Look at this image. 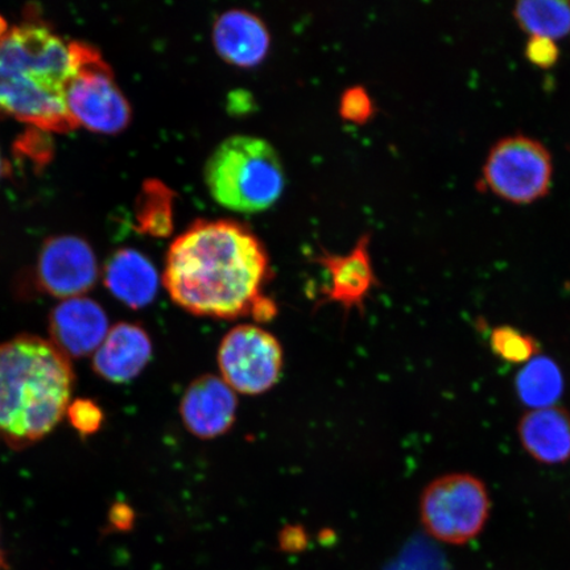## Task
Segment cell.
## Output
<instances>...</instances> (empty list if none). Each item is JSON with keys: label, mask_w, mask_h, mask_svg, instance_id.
I'll return each mask as SVG.
<instances>
[{"label": "cell", "mask_w": 570, "mask_h": 570, "mask_svg": "<svg viewBox=\"0 0 570 570\" xmlns=\"http://www.w3.org/2000/svg\"><path fill=\"white\" fill-rule=\"evenodd\" d=\"M268 277V255L252 232L232 220L202 219L170 245L163 283L190 315L269 321L276 308L263 295Z\"/></svg>", "instance_id": "obj_1"}, {"label": "cell", "mask_w": 570, "mask_h": 570, "mask_svg": "<svg viewBox=\"0 0 570 570\" xmlns=\"http://www.w3.org/2000/svg\"><path fill=\"white\" fill-rule=\"evenodd\" d=\"M75 381L70 360L49 340L20 334L0 345V444L23 451L52 433Z\"/></svg>", "instance_id": "obj_2"}, {"label": "cell", "mask_w": 570, "mask_h": 570, "mask_svg": "<svg viewBox=\"0 0 570 570\" xmlns=\"http://www.w3.org/2000/svg\"><path fill=\"white\" fill-rule=\"evenodd\" d=\"M75 57L46 26L26 23L0 40V114L41 130L77 128L67 107Z\"/></svg>", "instance_id": "obj_3"}, {"label": "cell", "mask_w": 570, "mask_h": 570, "mask_svg": "<svg viewBox=\"0 0 570 570\" xmlns=\"http://www.w3.org/2000/svg\"><path fill=\"white\" fill-rule=\"evenodd\" d=\"M205 183L227 209H268L283 194L285 177L276 149L265 139L235 135L214 149L205 166Z\"/></svg>", "instance_id": "obj_4"}, {"label": "cell", "mask_w": 570, "mask_h": 570, "mask_svg": "<svg viewBox=\"0 0 570 570\" xmlns=\"http://www.w3.org/2000/svg\"><path fill=\"white\" fill-rule=\"evenodd\" d=\"M73 75L67 88L68 112L76 127L99 134L124 131L131 120V107L120 91L112 70L101 53L83 42H70Z\"/></svg>", "instance_id": "obj_5"}, {"label": "cell", "mask_w": 570, "mask_h": 570, "mask_svg": "<svg viewBox=\"0 0 570 570\" xmlns=\"http://www.w3.org/2000/svg\"><path fill=\"white\" fill-rule=\"evenodd\" d=\"M491 510L488 488L474 475L455 473L428 484L420 517L432 538L452 546L479 537Z\"/></svg>", "instance_id": "obj_6"}, {"label": "cell", "mask_w": 570, "mask_h": 570, "mask_svg": "<svg viewBox=\"0 0 570 570\" xmlns=\"http://www.w3.org/2000/svg\"><path fill=\"white\" fill-rule=\"evenodd\" d=\"M552 178L550 151L543 142L520 134L499 140L482 168L484 189L515 205H530L544 198Z\"/></svg>", "instance_id": "obj_7"}, {"label": "cell", "mask_w": 570, "mask_h": 570, "mask_svg": "<svg viewBox=\"0 0 570 570\" xmlns=\"http://www.w3.org/2000/svg\"><path fill=\"white\" fill-rule=\"evenodd\" d=\"M220 377L247 396L266 394L283 372V347L273 333L254 324L233 327L220 341L217 354Z\"/></svg>", "instance_id": "obj_8"}, {"label": "cell", "mask_w": 570, "mask_h": 570, "mask_svg": "<svg viewBox=\"0 0 570 570\" xmlns=\"http://www.w3.org/2000/svg\"><path fill=\"white\" fill-rule=\"evenodd\" d=\"M98 274L95 252L88 242L73 235L48 239L36 267L39 287L63 301L87 294L95 287Z\"/></svg>", "instance_id": "obj_9"}, {"label": "cell", "mask_w": 570, "mask_h": 570, "mask_svg": "<svg viewBox=\"0 0 570 570\" xmlns=\"http://www.w3.org/2000/svg\"><path fill=\"white\" fill-rule=\"evenodd\" d=\"M237 392L223 377L213 374L191 382L180 402L184 426L202 440L224 436L237 420Z\"/></svg>", "instance_id": "obj_10"}, {"label": "cell", "mask_w": 570, "mask_h": 570, "mask_svg": "<svg viewBox=\"0 0 570 570\" xmlns=\"http://www.w3.org/2000/svg\"><path fill=\"white\" fill-rule=\"evenodd\" d=\"M52 344L68 358L95 354L110 331L102 306L89 297L62 301L49 316Z\"/></svg>", "instance_id": "obj_11"}, {"label": "cell", "mask_w": 570, "mask_h": 570, "mask_svg": "<svg viewBox=\"0 0 570 570\" xmlns=\"http://www.w3.org/2000/svg\"><path fill=\"white\" fill-rule=\"evenodd\" d=\"M153 340L139 324L120 323L110 327L92 355V370L111 383H127L139 376L151 361Z\"/></svg>", "instance_id": "obj_12"}, {"label": "cell", "mask_w": 570, "mask_h": 570, "mask_svg": "<svg viewBox=\"0 0 570 570\" xmlns=\"http://www.w3.org/2000/svg\"><path fill=\"white\" fill-rule=\"evenodd\" d=\"M368 237H362L347 255L324 253L317 262L330 275L323 291V303H338L346 311L362 308L363 302L376 284L368 254Z\"/></svg>", "instance_id": "obj_13"}, {"label": "cell", "mask_w": 570, "mask_h": 570, "mask_svg": "<svg viewBox=\"0 0 570 570\" xmlns=\"http://www.w3.org/2000/svg\"><path fill=\"white\" fill-rule=\"evenodd\" d=\"M213 42L227 62L242 68L258 66L268 53L271 36L263 20L246 10H229L213 26Z\"/></svg>", "instance_id": "obj_14"}, {"label": "cell", "mask_w": 570, "mask_h": 570, "mask_svg": "<svg viewBox=\"0 0 570 570\" xmlns=\"http://www.w3.org/2000/svg\"><path fill=\"white\" fill-rule=\"evenodd\" d=\"M520 444L534 461L560 465L570 460V413L554 407L531 410L518 425Z\"/></svg>", "instance_id": "obj_15"}, {"label": "cell", "mask_w": 570, "mask_h": 570, "mask_svg": "<svg viewBox=\"0 0 570 570\" xmlns=\"http://www.w3.org/2000/svg\"><path fill=\"white\" fill-rule=\"evenodd\" d=\"M104 276L107 289L128 308H145L158 295V271L153 262L137 249H119L107 262Z\"/></svg>", "instance_id": "obj_16"}, {"label": "cell", "mask_w": 570, "mask_h": 570, "mask_svg": "<svg viewBox=\"0 0 570 570\" xmlns=\"http://www.w3.org/2000/svg\"><path fill=\"white\" fill-rule=\"evenodd\" d=\"M564 375L550 356L538 355L527 362L517 375L519 401L531 410L554 407L564 394Z\"/></svg>", "instance_id": "obj_17"}, {"label": "cell", "mask_w": 570, "mask_h": 570, "mask_svg": "<svg viewBox=\"0 0 570 570\" xmlns=\"http://www.w3.org/2000/svg\"><path fill=\"white\" fill-rule=\"evenodd\" d=\"M520 30L532 38L558 41L570 33V2L568 0H523L512 10Z\"/></svg>", "instance_id": "obj_18"}, {"label": "cell", "mask_w": 570, "mask_h": 570, "mask_svg": "<svg viewBox=\"0 0 570 570\" xmlns=\"http://www.w3.org/2000/svg\"><path fill=\"white\" fill-rule=\"evenodd\" d=\"M137 219L142 233L166 237L173 232V191L160 181L149 180L141 189Z\"/></svg>", "instance_id": "obj_19"}, {"label": "cell", "mask_w": 570, "mask_h": 570, "mask_svg": "<svg viewBox=\"0 0 570 570\" xmlns=\"http://www.w3.org/2000/svg\"><path fill=\"white\" fill-rule=\"evenodd\" d=\"M491 351L499 360L515 365H525L539 355V342L514 326L503 325L494 327L490 334Z\"/></svg>", "instance_id": "obj_20"}, {"label": "cell", "mask_w": 570, "mask_h": 570, "mask_svg": "<svg viewBox=\"0 0 570 570\" xmlns=\"http://www.w3.org/2000/svg\"><path fill=\"white\" fill-rule=\"evenodd\" d=\"M66 416L71 428L82 438L96 434L105 422L102 409L95 401L85 397L70 402Z\"/></svg>", "instance_id": "obj_21"}, {"label": "cell", "mask_w": 570, "mask_h": 570, "mask_svg": "<svg viewBox=\"0 0 570 570\" xmlns=\"http://www.w3.org/2000/svg\"><path fill=\"white\" fill-rule=\"evenodd\" d=\"M340 111L342 118L351 122L365 124L373 116L374 106L366 90L356 87L346 90L341 99Z\"/></svg>", "instance_id": "obj_22"}, {"label": "cell", "mask_w": 570, "mask_h": 570, "mask_svg": "<svg viewBox=\"0 0 570 570\" xmlns=\"http://www.w3.org/2000/svg\"><path fill=\"white\" fill-rule=\"evenodd\" d=\"M525 57L534 67L551 69L560 59L558 41L532 36L525 45Z\"/></svg>", "instance_id": "obj_23"}, {"label": "cell", "mask_w": 570, "mask_h": 570, "mask_svg": "<svg viewBox=\"0 0 570 570\" xmlns=\"http://www.w3.org/2000/svg\"><path fill=\"white\" fill-rule=\"evenodd\" d=\"M135 522V514L130 505L126 503H116L109 512V523L114 530H130Z\"/></svg>", "instance_id": "obj_24"}, {"label": "cell", "mask_w": 570, "mask_h": 570, "mask_svg": "<svg viewBox=\"0 0 570 570\" xmlns=\"http://www.w3.org/2000/svg\"><path fill=\"white\" fill-rule=\"evenodd\" d=\"M409 561L402 562L395 570H446L444 562L436 558V556H426V558L407 559Z\"/></svg>", "instance_id": "obj_25"}, {"label": "cell", "mask_w": 570, "mask_h": 570, "mask_svg": "<svg viewBox=\"0 0 570 570\" xmlns=\"http://www.w3.org/2000/svg\"><path fill=\"white\" fill-rule=\"evenodd\" d=\"M282 547L285 551L303 550L305 546V534L302 530H285L282 534Z\"/></svg>", "instance_id": "obj_26"}, {"label": "cell", "mask_w": 570, "mask_h": 570, "mask_svg": "<svg viewBox=\"0 0 570 570\" xmlns=\"http://www.w3.org/2000/svg\"><path fill=\"white\" fill-rule=\"evenodd\" d=\"M7 33H9V31H7L6 21L0 18V40H2Z\"/></svg>", "instance_id": "obj_27"}, {"label": "cell", "mask_w": 570, "mask_h": 570, "mask_svg": "<svg viewBox=\"0 0 570 570\" xmlns=\"http://www.w3.org/2000/svg\"><path fill=\"white\" fill-rule=\"evenodd\" d=\"M9 566H7L6 556L3 553L2 547H0V570L7 569Z\"/></svg>", "instance_id": "obj_28"}, {"label": "cell", "mask_w": 570, "mask_h": 570, "mask_svg": "<svg viewBox=\"0 0 570 570\" xmlns=\"http://www.w3.org/2000/svg\"><path fill=\"white\" fill-rule=\"evenodd\" d=\"M2 173H3L2 158H0V177H2Z\"/></svg>", "instance_id": "obj_29"}]
</instances>
